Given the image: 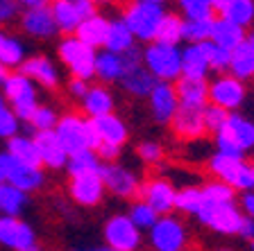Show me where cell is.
<instances>
[{
    "label": "cell",
    "instance_id": "cell-60",
    "mask_svg": "<svg viewBox=\"0 0 254 251\" xmlns=\"http://www.w3.org/2000/svg\"><path fill=\"white\" fill-rule=\"evenodd\" d=\"M250 251H254V240H250Z\"/></svg>",
    "mask_w": 254,
    "mask_h": 251
},
{
    "label": "cell",
    "instance_id": "cell-23",
    "mask_svg": "<svg viewBox=\"0 0 254 251\" xmlns=\"http://www.w3.org/2000/svg\"><path fill=\"white\" fill-rule=\"evenodd\" d=\"M91 125H93L95 136H98L100 143H109V145L123 147L127 143V138H129V127H127V122L116 113L91 118Z\"/></svg>",
    "mask_w": 254,
    "mask_h": 251
},
{
    "label": "cell",
    "instance_id": "cell-51",
    "mask_svg": "<svg viewBox=\"0 0 254 251\" xmlns=\"http://www.w3.org/2000/svg\"><path fill=\"white\" fill-rule=\"evenodd\" d=\"M238 208L245 217L254 220V190H248V193H241V199H238Z\"/></svg>",
    "mask_w": 254,
    "mask_h": 251
},
{
    "label": "cell",
    "instance_id": "cell-36",
    "mask_svg": "<svg viewBox=\"0 0 254 251\" xmlns=\"http://www.w3.org/2000/svg\"><path fill=\"white\" fill-rule=\"evenodd\" d=\"M220 16L248 30L254 25V0H232L220 9Z\"/></svg>",
    "mask_w": 254,
    "mask_h": 251
},
{
    "label": "cell",
    "instance_id": "cell-29",
    "mask_svg": "<svg viewBox=\"0 0 254 251\" xmlns=\"http://www.w3.org/2000/svg\"><path fill=\"white\" fill-rule=\"evenodd\" d=\"M107 30H109V18L102 16L100 11L91 18H84V21L77 25V30L73 32V37H77L82 43H86L93 50H100L105 48V39H107Z\"/></svg>",
    "mask_w": 254,
    "mask_h": 251
},
{
    "label": "cell",
    "instance_id": "cell-13",
    "mask_svg": "<svg viewBox=\"0 0 254 251\" xmlns=\"http://www.w3.org/2000/svg\"><path fill=\"white\" fill-rule=\"evenodd\" d=\"M0 245L11 251H43L34 226L21 215H0Z\"/></svg>",
    "mask_w": 254,
    "mask_h": 251
},
{
    "label": "cell",
    "instance_id": "cell-40",
    "mask_svg": "<svg viewBox=\"0 0 254 251\" xmlns=\"http://www.w3.org/2000/svg\"><path fill=\"white\" fill-rule=\"evenodd\" d=\"M213 18H184V41L202 43L211 39Z\"/></svg>",
    "mask_w": 254,
    "mask_h": 251
},
{
    "label": "cell",
    "instance_id": "cell-18",
    "mask_svg": "<svg viewBox=\"0 0 254 251\" xmlns=\"http://www.w3.org/2000/svg\"><path fill=\"white\" fill-rule=\"evenodd\" d=\"M18 25H21L23 34L34 39V41H50V39H55L59 34L50 7L23 9L21 16H18Z\"/></svg>",
    "mask_w": 254,
    "mask_h": 251
},
{
    "label": "cell",
    "instance_id": "cell-27",
    "mask_svg": "<svg viewBox=\"0 0 254 251\" xmlns=\"http://www.w3.org/2000/svg\"><path fill=\"white\" fill-rule=\"evenodd\" d=\"M118 84H121L123 93L129 95V98H134V100H148V95L152 93L157 79H154L152 73H150V70L141 63V66H136V68L127 70Z\"/></svg>",
    "mask_w": 254,
    "mask_h": 251
},
{
    "label": "cell",
    "instance_id": "cell-48",
    "mask_svg": "<svg viewBox=\"0 0 254 251\" xmlns=\"http://www.w3.org/2000/svg\"><path fill=\"white\" fill-rule=\"evenodd\" d=\"M21 11H23V7L18 5V0H0V27L18 21Z\"/></svg>",
    "mask_w": 254,
    "mask_h": 251
},
{
    "label": "cell",
    "instance_id": "cell-53",
    "mask_svg": "<svg viewBox=\"0 0 254 251\" xmlns=\"http://www.w3.org/2000/svg\"><path fill=\"white\" fill-rule=\"evenodd\" d=\"M53 0H18L23 9H37V7H50Z\"/></svg>",
    "mask_w": 254,
    "mask_h": 251
},
{
    "label": "cell",
    "instance_id": "cell-56",
    "mask_svg": "<svg viewBox=\"0 0 254 251\" xmlns=\"http://www.w3.org/2000/svg\"><path fill=\"white\" fill-rule=\"evenodd\" d=\"M227 2H232V0H213V5H216V9H218V11H220L222 7L227 5Z\"/></svg>",
    "mask_w": 254,
    "mask_h": 251
},
{
    "label": "cell",
    "instance_id": "cell-4",
    "mask_svg": "<svg viewBox=\"0 0 254 251\" xmlns=\"http://www.w3.org/2000/svg\"><path fill=\"white\" fill-rule=\"evenodd\" d=\"M143 52V66L152 73L157 82H177L182 77V48L170 43L152 41L145 43Z\"/></svg>",
    "mask_w": 254,
    "mask_h": 251
},
{
    "label": "cell",
    "instance_id": "cell-49",
    "mask_svg": "<svg viewBox=\"0 0 254 251\" xmlns=\"http://www.w3.org/2000/svg\"><path fill=\"white\" fill-rule=\"evenodd\" d=\"M121 152H123V147L109 145V143H100V145L95 147V154H98V158H100L102 163H114V161H118Z\"/></svg>",
    "mask_w": 254,
    "mask_h": 251
},
{
    "label": "cell",
    "instance_id": "cell-10",
    "mask_svg": "<svg viewBox=\"0 0 254 251\" xmlns=\"http://www.w3.org/2000/svg\"><path fill=\"white\" fill-rule=\"evenodd\" d=\"M248 82L234 77L232 73H220L209 82V104H216L229 113H238L248 102Z\"/></svg>",
    "mask_w": 254,
    "mask_h": 251
},
{
    "label": "cell",
    "instance_id": "cell-9",
    "mask_svg": "<svg viewBox=\"0 0 254 251\" xmlns=\"http://www.w3.org/2000/svg\"><path fill=\"white\" fill-rule=\"evenodd\" d=\"M95 52L93 48L82 43L77 37L68 34L57 43V59L62 66L70 73V77H82V79H93L95 70Z\"/></svg>",
    "mask_w": 254,
    "mask_h": 251
},
{
    "label": "cell",
    "instance_id": "cell-15",
    "mask_svg": "<svg viewBox=\"0 0 254 251\" xmlns=\"http://www.w3.org/2000/svg\"><path fill=\"white\" fill-rule=\"evenodd\" d=\"M50 11H53V18L57 23V30L68 37L77 30V25L84 18L98 14V5H93L91 0H53Z\"/></svg>",
    "mask_w": 254,
    "mask_h": 251
},
{
    "label": "cell",
    "instance_id": "cell-41",
    "mask_svg": "<svg viewBox=\"0 0 254 251\" xmlns=\"http://www.w3.org/2000/svg\"><path fill=\"white\" fill-rule=\"evenodd\" d=\"M57 120H59V113H57L55 106L39 104L37 109H34V113H32L27 127L32 129V134H34V131H50V129L57 127Z\"/></svg>",
    "mask_w": 254,
    "mask_h": 251
},
{
    "label": "cell",
    "instance_id": "cell-5",
    "mask_svg": "<svg viewBox=\"0 0 254 251\" xmlns=\"http://www.w3.org/2000/svg\"><path fill=\"white\" fill-rule=\"evenodd\" d=\"M166 16V9L161 2H138L132 0L123 9V21L134 34V39L141 43H152L157 39V30L161 25V18Z\"/></svg>",
    "mask_w": 254,
    "mask_h": 251
},
{
    "label": "cell",
    "instance_id": "cell-45",
    "mask_svg": "<svg viewBox=\"0 0 254 251\" xmlns=\"http://www.w3.org/2000/svg\"><path fill=\"white\" fill-rule=\"evenodd\" d=\"M184 18H213L216 5L213 0H177Z\"/></svg>",
    "mask_w": 254,
    "mask_h": 251
},
{
    "label": "cell",
    "instance_id": "cell-30",
    "mask_svg": "<svg viewBox=\"0 0 254 251\" xmlns=\"http://www.w3.org/2000/svg\"><path fill=\"white\" fill-rule=\"evenodd\" d=\"M209 73H211V66L206 61L202 43H186L182 48V75L184 77L206 79Z\"/></svg>",
    "mask_w": 254,
    "mask_h": 251
},
{
    "label": "cell",
    "instance_id": "cell-12",
    "mask_svg": "<svg viewBox=\"0 0 254 251\" xmlns=\"http://www.w3.org/2000/svg\"><path fill=\"white\" fill-rule=\"evenodd\" d=\"M102 238L111 251H138L143 245V231L127 217V213L111 215L105 222Z\"/></svg>",
    "mask_w": 254,
    "mask_h": 251
},
{
    "label": "cell",
    "instance_id": "cell-7",
    "mask_svg": "<svg viewBox=\"0 0 254 251\" xmlns=\"http://www.w3.org/2000/svg\"><path fill=\"white\" fill-rule=\"evenodd\" d=\"M2 95H5V100L9 102V106L14 109L16 118L21 122H30L34 109L41 104L39 102V86L18 70L11 73L7 82L2 84Z\"/></svg>",
    "mask_w": 254,
    "mask_h": 251
},
{
    "label": "cell",
    "instance_id": "cell-37",
    "mask_svg": "<svg viewBox=\"0 0 254 251\" xmlns=\"http://www.w3.org/2000/svg\"><path fill=\"white\" fill-rule=\"evenodd\" d=\"M154 41L170 43V46H180L184 41V18L173 11H166V16L161 18V25L157 30V39Z\"/></svg>",
    "mask_w": 254,
    "mask_h": 251
},
{
    "label": "cell",
    "instance_id": "cell-16",
    "mask_svg": "<svg viewBox=\"0 0 254 251\" xmlns=\"http://www.w3.org/2000/svg\"><path fill=\"white\" fill-rule=\"evenodd\" d=\"M105 195H107V188L100 177V170L98 172L77 174V177H68V197L75 206H82V208L100 206Z\"/></svg>",
    "mask_w": 254,
    "mask_h": 251
},
{
    "label": "cell",
    "instance_id": "cell-11",
    "mask_svg": "<svg viewBox=\"0 0 254 251\" xmlns=\"http://www.w3.org/2000/svg\"><path fill=\"white\" fill-rule=\"evenodd\" d=\"M148 242L154 251H186L189 247V229L182 220L170 215H161L148 231Z\"/></svg>",
    "mask_w": 254,
    "mask_h": 251
},
{
    "label": "cell",
    "instance_id": "cell-32",
    "mask_svg": "<svg viewBox=\"0 0 254 251\" xmlns=\"http://www.w3.org/2000/svg\"><path fill=\"white\" fill-rule=\"evenodd\" d=\"M27 57H30V54H27L25 43L16 37V34H11L9 30L0 27V63L7 66L9 70L11 68L18 70V66H21Z\"/></svg>",
    "mask_w": 254,
    "mask_h": 251
},
{
    "label": "cell",
    "instance_id": "cell-14",
    "mask_svg": "<svg viewBox=\"0 0 254 251\" xmlns=\"http://www.w3.org/2000/svg\"><path fill=\"white\" fill-rule=\"evenodd\" d=\"M100 177L105 181L107 193H111L118 199H134L138 197L141 190V177L134 172L132 167L123 165V163H102L100 165Z\"/></svg>",
    "mask_w": 254,
    "mask_h": 251
},
{
    "label": "cell",
    "instance_id": "cell-1",
    "mask_svg": "<svg viewBox=\"0 0 254 251\" xmlns=\"http://www.w3.org/2000/svg\"><path fill=\"white\" fill-rule=\"evenodd\" d=\"M195 220L218 236H238L245 215L236 204V190L222 181H209L202 186V204Z\"/></svg>",
    "mask_w": 254,
    "mask_h": 251
},
{
    "label": "cell",
    "instance_id": "cell-8",
    "mask_svg": "<svg viewBox=\"0 0 254 251\" xmlns=\"http://www.w3.org/2000/svg\"><path fill=\"white\" fill-rule=\"evenodd\" d=\"M0 183H9L14 188L23 190L25 195H32L43 188L46 183V170L37 165L14 158L9 152H0Z\"/></svg>",
    "mask_w": 254,
    "mask_h": 251
},
{
    "label": "cell",
    "instance_id": "cell-22",
    "mask_svg": "<svg viewBox=\"0 0 254 251\" xmlns=\"http://www.w3.org/2000/svg\"><path fill=\"white\" fill-rule=\"evenodd\" d=\"M34 143H37V152L41 158V167L43 170H64L66 161H68V152L64 150V145L59 143L55 129L50 131H34Z\"/></svg>",
    "mask_w": 254,
    "mask_h": 251
},
{
    "label": "cell",
    "instance_id": "cell-57",
    "mask_svg": "<svg viewBox=\"0 0 254 251\" xmlns=\"http://www.w3.org/2000/svg\"><path fill=\"white\" fill-rule=\"evenodd\" d=\"M91 2H93V5H111L114 0H91Z\"/></svg>",
    "mask_w": 254,
    "mask_h": 251
},
{
    "label": "cell",
    "instance_id": "cell-59",
    "mask_svg": "<svg viewBox=\"0 0 254 251\" xmlns=\"http://www.w3.org/2000/svg\"><path fill=\"white\" fill-rule=\"evenodd\" d=\"M213 251H232V249H227V247H220V249H213Z\"/></svg>",
    "mask_w": 254,
    "mask_h": 251
},
{
    "label": "cell",
    "instance_id": "cell-44",
    "mask_svg": "<svg viewBox=\"0 0 254 251\" xmlns=\"http://www.w3.org/2000/svg\"><path fill=\"white\" fill-rule=\"evenodd\" d=\"M127 217H129V220H132L141 231H150V226L159 220V215L154 213V210L150 208L143 199H136V201H132V204H129Z\"/></svg>",
    "mask_w": 254,
    "mask_h": 251
},
{
    "label": "cell",
    "instance_id": "cell-55",
    "mask_svg": "<svg viewBox=\"0 0 254 251\" xmlns=\"http://www.w3.org/2000/svg\"><path fill=\"white\" fill-rule=\"evenodd\" d=\"M73 251H111L107 247H84V249H73Z\"/></svg>",
    "mask_w": 254,
    "mask_h": 251
},
{
    "label": "cell",
    "instance_id": "cell-58",
    "mask_svg": "<svg viewBox=\"0 0 254 251\" xmlns=\"http://www.w3.org/2000/svg\"><path fill=\"white\" fill-rule=\"evenodd\" d=\"M138 2H161L164 5V0H138Z\"/></svg>",
    "mask_w": 254,
    "mask_h": 251
},
{
    "label": "cell",
    "instance_id": "cell-47",
    "mask_svg": "<svg viewBox=\"0 0 254 251\" xmlns=\"http://www.w3.org/2000/svg\"><path fill=\"white\" fill-rule=\"evenodd\" d=\"M227 118H229V111L220 109V106H216V104H206L204 106V127H206V131L216 134V131L227 122Z\"/></svg>",
    "mask_w": 254,
    "mask_h": 251
},
{
    "label": "cell",
    "instance_id": "cell-39",
    "mask_svg": "<svg viewBox=\"0 0 254 251\" xmlns=\"http://www.w3.org/2000/svg\"><path fill=\"white\" fill-rule=\"evenodd\" d=\"M200 204H202V188L200 186H186V188L177 190V197H175V210L195 217Z\"/></svg>",
    "mask_w": 254,
    "mask_h": 251
},
{
    "label": "cell",
    "instance_id": "cell-24",
    "mask_svg": "<svg viewBox=\"0 0 254 251\" xmlns=\"http://www.w3.org/2000/svg\"><path fill=\"white\" fill-rule=\"evenodd\" d=\"M79 104H82V113L86 118H98V115L114 113L116 98H114V93H111L107 84H91L86 95L79 100Z\"/></svg>",
    "mask_w": 254,
    "mask_h": 251
},
{
    "label": "cell",
    "instance_id": "cell-35",
    "mask_svg": "<svg viewBox=\"0 0 254 251\" xmlns=\"http://www.w3.org/2000/svg\"><path fill=\"white\" fill-rule=\"evenodd\" d=\"M27 204H30V195L9 183H0V215H21Z\"/></svg>",
    "mask_w": 254,
    "mask_h": 251
},
{
    "label": "cell",
    "instance_id": "cell-25",
    "mask_svg": "<svg viewBox=\"0 0 254 251\" xmlns=\"http://www.w3.org/2000/svg\"><path fill=\"white\" fill-rule=\"evenodd\" d=\"M125 73H127V66H125L123 54L109 52V50H105V48H102L100 52H95L93 77L100 84H107V86H109V84H118Z\"/></svg>",
    "mask_w": 254,
    "mask_h": 251
},
{
    "label": "cell",
    "instance_id": "cell-34",
    "mask_svg": "<svg viewBox=\"0 0 254 251\" xmlns=\"http://www.w3.org/2000/svg\"><path fill=\"white\" fill-rule=\"evenodd\" d=\"M5 152H9L14 158L27 163V165L41 167V158H39L37 143H34V136H32V134H21V131H18L16 136H11L9 141H7Z\"/></svg>",
    "mask_w": 254,
    "mask_h": 251
},
{
    "label": "cell",
    "instance_id": "cell-31",
    "mask_svg": "<svg viewBox=\"0 0 254 251\" xmlns=\"http://www.w3.org/2000/svg\"><path fill=\"white\" fill-rule=\"evenodd\" d=\"M245 37H248V30L241 25H236V23L227 21V18H213V27H211V41L216 43V46L225 48V50H236L241 43L245 41Z\"/></svg>",
    "mask_w": 254,
    "mask_h": 251
},
{
    "label": "cell",
    "instance_id": "cell-46",
    "mask_svg": "<svg viewBox=\"0 0 254 251\" xmlns=\"http://www.w3.org/2000/svg\"><path fill=\"white\" fill-rule=\"evenodd\" d=\"M136 156H138V161L145 163V165H159V163L164 161L166 152L157 141H143V143H138V147H136Z\"/></svg>",
    "mask_w": 254,
    "mask_h": 251
},
{
    "label": "cell",
    "instance_id": "cell-28",
    "mask_svg": "<svg viewBox=\"0 0 254 251\" xmlns=\"http://www.w3.org/2000/svg\"><path fill=\"white\" fill-rule=\"evenodd\" d=\"M234 77L250 82L254 79V32H248V37L236 50H232V59H229V70Z\"/></svg>",
    "mask_w": 254,
    "mask_h": 251
},
{
    "label": "cell",
    "instance_id": "cell-6",
    "mask_svg": "<svg viewBox=\"0 0 254 251\" xmlns=\"http://www.w3.org/2000/svg\"><path fill=\"white\" fill-rule=\"evenodd\" d=\"M218 152L245 156L254 150V120L243 113H229L227 122L213 134Z\"/></svg>",
    "mask_w": 254,
    "mask_h": 251
},
{
    "label": "cell",
    "instance_id": "cell-43",
    "mask_svg": "<svg viewBox=\"0 0 254 251\" xmlns=\"http://www.w3.org/2000/svg\"><path fill=\"white\" fill-rule=\"evenodd\" d=\"M202 48H204V54H206V61L211 66V73H227L229 70V59H232V52L225 50V48L216 46V43L209 39V41H202Z\"/></svg>",
    "mask_w": 254,
    "mask_h": 251
},
{
    "label": "cell",
    "instance_id": "cell-52",
    "mask_svg": "<svg viewBox=\"0 0 254 251\" xmlns=\"http://www.w3.org/2000/svg\"><path fill=\"white\" fill-rule=\"evenodd\" d=\"M238 238H243V240H254V220H250V217H245L243 220V226H241V231H238Z\"/></svg>",
    "mask_w": 254,
    "mask_h": 251
},
{
    "label": "cell",
    "instance_id": "cell-38",
    "mask_svg": "<svg viewBox=\"0 0 254 251\" xmlns=\"http://www.w3.org/2000/svg\"><path fill=\"white\" fill-rule=\"evenodd\" d=\"M100 165L102 161L98 158L95 150H82V152L70 154L64 170L68 172V177H77V174H86V172H98Z\"/></svg>",
    "mask_w": 254,
    "mask_h": 251
},
{
    "label": "cell",
    "instance_id": "cell-50",
    "mask_svg": "<svg viewBox=\"0 0 254 251\" xmlns=\"http://www.w3.org/2000/svg\"><path fill=\"white\" fill-rule=\"evenodd\" d=\"M89 79H82V77H70L68 82H66V91H68L70 98L75 100H82L86 95V91H89Z\"/></svg>",
    "mask_w": 254,
    "mask_h": 251
},
{
    "label": "cell",
    "instance_id": "cell-26",
    "mask_svg": "<svg viewBox=\"0 0 254 251\" xmlns=\"http://www.w3.org/2000/svg\"><path fill=\"white\" fill-rule=\"evenodd\" d=\"M180 104L184 106H197L204 109L209 104V79H197V77H184L182 75L175 84Z\"/></svg>",
    "mask_w": 254,
    "mask_h": 251
},
{
    "label": "cell",
    "instance_id": "cell-54",
    "mask_svg": "<svg viewBox=\"0 0 254 251\" xmlns=\"http://www.w3.org/2000/svg\"><path fill=\"white\" fill-rule=\"evenodd\" d=\"M9 68H7V66H2V63H0V89H2V84L7 82V77H9Z\"/></svg>",
    "mask_w": 254,
    "mask_h": 251
},
{
    "label": "cell",
    "instance_id": "cell-17",
    "mask_svg": "<svg viewBox=\"0 0 254 251\" xmlns=\"http://www.w3.org/2000/svg\"><path fill=\"white\" fill-rule=\"evenodd\" d=\"M175 197H177V188L166 177H150L141 181L138 199H143L159 217L175 210Z\"/></svg>",
    "mask_w": 254,
    "mask_h": 251
},
{
    "label": "cell",
    "instance_id": "cell-19",
    "mask_svg": "<svg viewBox=\"0 0 254 251\" xmlns=\"http://www.w3.org/2000/svg\"><path fill=\"white\" fill-rule=\"evenodd\" d=\"M170 131H173V136L177 138V141H184V143L200 141V138L206 134L204 109L180 104L177 113H175L173 120H170Z\"/></svg>",
    "mask_w": 254,
    "mask_h": 251
},
{
    "label": "cell",
    "instance_id": "cell-33",
    "mask_svg": "<svg viewBox=\"0 0 254 251\" xmlns=\"http://www.w3.org/2000/svg\"><path fill=\"white\" fill-rule=\"evenodd\" d=\"M136 46V39L129 32V27L125 25L123 18H109V30H107V39H105V50L109 52H125L129 48Z\"/></svg>",
    "mask_w": 254,
    "mask_h": 251
},
{
    "label": "cell",
    "instance_id": "cell-20",
    "mask_svg": "<svg viewBox=\"0 0 254 251\" xmlns=\"http://www.w3.org/2000/svg\"><path fill=\"white\" fill-rule=\"evenodd\" d=\"M148 109L157 125H170L173 115L180 109V98L173 82H157L152 93L148 95Z\"/></svg>",
    "mask_w": 254,
    "mask_h": 251
},
{
    "label": "cell",
    "instance_id": "cell-21",
    "mask_svg": "<svg viewBox=\"0 0 254 251\" xmlns=\"http://www.w3.org/2000/svg\"><path fill=\"white\" fill-rule=\"evenodd\" d=\"M18 73L30 77L37 86H41V89H46V91H57L59 84H62V73H59L57 63L50 57H43V54H32V57H27L25 61L18 66Z\"/></svg>",
    "mask_w": 254,
    "mask_h": 251
},
{
    "label": "cell",
    "instance_id": "cell-3",
    "mask_svg": "<svg viewBox=\"0 0 254 251\" xmlns=\"http://www.w3.org/2000/svg\"><path fill=\"white\" fill-rule=\"evenodd\" d=\"M55 134H57L59 143L64 145V150L68 152V156L75 152H82V150H95L100 145L93 125H91V118H86L82 113L59 115Z\"/></svg>",
    "mask_w": 254,
    "mask_h": 251
},
{
    "label": "cell",
    "instance_id": "cell-42",
    "mask_svg": "<svg viewBox=\"0 0 254 251\" xmlns=\"http://www.w3.org/2000/svg\"><path fill=\"white\" fill-rule=\"evenodd\" d=\"M18 131H21V120L16 118L14 109L9 106L5 95L0 93V138H2V141H9Z\"/></svg>",
    "mask_w": 254,
    "mask_h": 251
},
{
    "label": "cell",
    "instance_id": "cell-2",
    "mask_svg": "<svg viewBox=\"0 0 254 251\" xmlns=\"http://www.w3.org/2000/svg\"><path fill=\"white\" fill-rule=\"evenodd\" d=\"M206 170L216 181L227 183L236 193L254 190V165L241 154L213 152L206 161Z\"/></svg>",
    "mask_w": 254,
    "mask_h": 251
}]
</instances>
